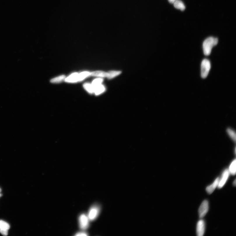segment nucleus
Listing matches in <instances>:
<instances>
[{"label":"nucleus","instance_id":"11","mask_svg":"<svg viewBox=\"0 0 236 236\" xmlns=\"http://www.w3.org/2000/svg\"><path fill=\"white\" fill-rule=\"evenodd\" d=\"M78 73H73L65 78V81L68 83H75L77 82L78 81Z\"/></svg>","mask_w":236,"mask_h":236},{"label":"nucleus","instance_id":"14","mask_svg":"<svg viewBox=\"0 0 236 236\" xmlns=\"http://www.w3.org/2000/svg\"><path fill=\"white\" fill-rule=\"evenodd\" d=\"M236 160H235L232 162L229 167V171L230 173L232 175H235L236 174Z\"/></svg>","mask_w":236,"mask_h":236},{"label":"nucleus","instance_id":"20","mask_svg":"<svg viewBox=\"0 0 236 236\" xmlns=\"http://www.w3.org/2000/svg\"><path fill=\"white\" fill-rule=\"evenodd\" d=\"M76 236H88L87 233L84 232H80L76 233Z\"/></svg>","mask_w":236,"mask_h":236},{"label":"nucleus","instance_id":"23","mask_svg":"<svg viewBox=\"0 0 236 236\" xmlns=\"http://www.w3.org/2000/svg\"><path fill=\"white\" fill-rule=\"evenodd\" d=\"M2 195L1 194V193H0V197H1Z\"/></svg>","mask_w":236,"mask_h":236},{"label":"nucleus","instance_id":"13","mask_svg":"<svg viewBox=\"0 0 236 236\" xmlns=\"http://www.w3.org/2000/svg\"><path fill=\"white\" fill-rule=\"evenodd\" d=\"M105 90L104 86L101 84L94 89V92L96 95H99L104 92Z\"/></svg>","mask_w":236,"mask_h":236},{"label":"nucleus","instance_id":"17","mask_svg":"<svg viewBox=\"0 0 236 236\" xmlns=\"http://www.w3.org/2000/svg\"><path fill=\"white\" fill-rule=\"evenodd\" d=\"M83 86L84 88L89 93L92 94L94 92V89L92 84L88 83H86L84 84Z\"/></svg>","mask_w":236,"mask_h":236},{"label":"nucleus","instance_id":"5","mask_svg":"<svg viewBox=\"0 0 236 236\" xmlns=\"http://www.w3.org/2000/svg\"><path fill=\"white\" fill-rule=\"evenodd\" d=\"M100 208L99 206L95 205L92 206L90 209L88 217L90 221H93L97 218L100 212Z\"/></svg>","mask_w":236,"mask_h":236},{"label":"nucleus","instance_id":"24","mask_svg":"<svg viewBox=\"0 0 236 236\" xmlns=\"http://www.w3.org/2000/svg\"><path fill=\"white\" fill-rule=\"evenodd\" d=\"M1 188H0V192H1Z\"/></svg>","mask_w":236,"mask_h":236},{"label":"nucleus","instance_id":"2","mask_svg":"<svg viewBox=\"0 0 236 236\" xmlns=\"http://www.w3.org/2000/svg\"><path fill=\"white\" fill-rule=\"evenodd\" d=\"M121 73L120 71H111L109 72L106 73L103 71H97L91 73V75L107 77L108 78L111 79L119 75Z\"/></svg>","mask_w":236,"mask_h":236},{"label":"nucleus","instance_id":"18","mask_svg":"<svg viewBox=\"0 0 236 236\" xmlns=\"http://www.w3.org/2000/svg\"><path fill=\"white\" fill-rule=\"evenodd\" d=\"M65 76L64 75L58 77L53 78L51 80V82L53 83H60L65 78Z\"/></svg>","mask_w":236,"mask_h":236},{"label":"nucleus","instance_id":"22","mask_svg":"<svg viewBox=\"0 0 236 236\" xmlns=\"http://www.w3.org/2000/svg\"><path fill=\"white\" fill-rule=\"evenodd\" d=\"M236 179H235L234 182H233V185H234L235 186H236Z\"/></svg>","mask_w":236,"mask_h":236},{"label":"nucleus","instance_id":"7","mask_svg":"<svg viewBox=\"0 0 236 236\" xmlns=\"http://www.w3.org/2000/svg\"><path fill=\"white\" fill-rule=\"evenodd\" d=\"M230 173L229 169H226L223 173L221 179H219L218 188L221 189L224 186L227 181L230 175Z\"/></svg>","mask_w":236,"mask_h":236},{"label":"nucleus","instance_id":"4","mask_svg":"<svg viewBox=\"0 0 236 236\" xmlns=\"http://www.w3.org/2000/svg\"><path fill=\"white\" fill-rule=\"evenodd\" d=\"M89 221L88 216L85 214H81L79 218V226L80 228L83 230L88 228Z\"/></svg>","mask_w":236,"mask_h":236},{"label":"nucleus","instance_id":"19","mask_svg":"<svg viewBox=\"0 0 236 236\" xmlns=\"http://www.w3.org/2000/svg\"><path fill=\"white\" fill-rule=\"evenodd\" d=\"M227 132L229 136L235 142L236 141V134L235 132L230 129H228Z\"/></svg>","mask_w":236,"mask_h":236},{"label":"nucleus","instance_id":"10","mask_svg":"<svg viewBox=\"0 0 236 236\" xmlns=\"http://www.w3.org/2000/svg\"><path fill=\"white\" fill-rule=\"evenodd\" d=\"M219 180V177L217 178L214 180L213 184L206 188V191L209 194H211V193H213L216 187L218 186Z\"/></svg>","mask_w":236,"mask_h":236},{"label":"nucleus","instance_id":"1","mask_svg":"<svg viewBox=\"0 0 236 236\" xmlns=\"http://www.w3.org/2000/svg\"><path fill=\"white\" fill-rule=\"evenodd\" d=\"M218 43V39L217 38L210 37L206 39L203 44L204 54L206 55H210L213 47L216 46Z\"/></svg>","mask_w":236,"mask_h":236},{"label":"nucleus","instance_id":"9","mask_svg":"<svg viewBox=\"0 0 236 236\" xmlns=\"http://www.w3.org/2000/svg\"><path fill=\"white\" fill-rule=\"evenodd\" d=\"M10 228V226L7 222L0 220V233L4 236L8 235V231Z\"/></svg>","mask_w":236,"mask_h":236},{"label":"nucleus","instance_id":"12","mask_svg":"<svg viewBox=\"0 0 236 236\" xmlns=\"http://www.w3.org/2000/svg\"><path fill=\"white\" fill-rule=\"evenodd\" d=\"M175 8L181 11H184L185 9L184 4L180 0H176L173 4Z\"/></svg>","mask_w":236,"mask_h":236},{"label":"nucleus","instance_id":"15","mask_svg":"<svg viewBox=\"0 0 236 236\" xmlns=\"http://www.w3.org/2000/svg\"><path fill=\"white\" fill-rule=\"evenodd\" d=\"M103 81V79L102 78H97L95 79L92 81V84L94 90L96 87L102 84Z\"/></svg>","mask_w":236,"mask_h":236},{"label":"nucleus","instance_id":"16","mask_svg":"<svg viewBox=\"0 0 236 236\" xmlns=\"http://www.w3.org/2000/svg\"><path fill=\"white\" fill-rule=\"evenodd\" d=\"M91 76V73L85 71L78 74V81H81L83 80L87 76Z\"/></svg>","mask_w":236,"mask_h":236},{"label":"nucleus","instance_id":"8","mask_svg":"<svg viewBox=\"0 0 236 236\" xmlns=\"http://www.w3.org/2000/svg\"><path fill=\"white\" fill-rule=\"evenodd\" d=\"M205 223L203 220H200L197 222V234L198 236H203L205 232Z\"/></svg>","mask_w":236,"mask_h":236},{"label":"nucleus","instance_id":"6","mask_svg":"<svg viewBox=\"0 0 236 236\" xmlns=\"http://www.w3.org/2000/svg\"><path fill=\"white\" fill-rule=\"evenodd\" d=\"M209 209L208 201L204 200L200 207L198 210L199 216L200 218H203L207 213Z\"/></svg>","mask_w":236,"mask_h":236},{"label":"nucleus","instance_id":"21","mask_svg":"<svg viewBox=\"0 0 236 236\" xmlns=\"http://www.w3.org/2000/svg\"><path fill=\"white\" fill-rule=\"evenodd\" d=\"M176 0H168L169 1L171 4H173Z\"/></svg>","mask_w":236,"mask_h":236},{"label":"nucleus","instance_id":"3","mask_svg":"<svg viewBox=\"0 0 236 236\" xmlns=\"http://www.w3.org/2000/svg\"><path fill=\"white\" fill-rule=\"evenodd\" d=\"M211 69V63L208 60H204L201 64V76L203 78L208 76Z\"/></svg>","mask_w":236,"mask_h":236}]
</instances>
